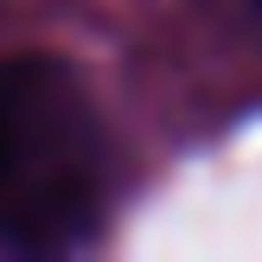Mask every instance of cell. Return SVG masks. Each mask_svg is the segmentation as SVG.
Here are the masks:
<instances>
[{
    "mask_svg": "<svg viewBox=\"0 0 262 262\" xmlns=\"http://www.w3.org/2000/svg\"><path fill=\"white\" fill-rule=\"evenodd\" d=\"M109 135L58 58L0 64V243L64 256L102 230Z\"/></svg>",
    "mask_w": 262,
    "mask_h": 262,
    "instance_id": "obj_1",
    "label": "cell"
}]
</instances>
